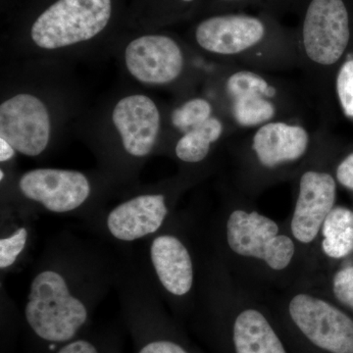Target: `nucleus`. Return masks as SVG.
I'll return each mask as SVG.
<instances>
[{"mask_svg":"<svg viewBox=\"0 0 353 353\" xmlns=\"http://www.w3.org/2000/svg\"><path fill=\"white\" fill-rule=\"evenodd\" d=\"M75 292L69 279L55 269H43L32 278L25 304V322L50 353L87 333L92 310Z\"/></svg>","mask_w":353,"mask_h":353,"instance_id":"f257e3e1","label":"nucleus"},{"mask_svg":"<svg viewBox=\"0 0 353 353\" xmlns=\"http://www.w3.org/2000/svg\"><path fill=\"white\" fill-rule=\"evenodd\" d=\"M281 328L297 353H353V320L314 294H294Z\"/></svg>","mask_w":353,"mask_h":353,"instance_id":"f03ea898","label":"nucleus"},{"mask_svg":"<svg viewBox=\"0 0 353 353\" xmlns=\"http://www.w3.org/2000/svg\"><path fill=\"white\" fill-rule=\"evenodd\" d=\"M111 14V0H57L34 21L32 41L57 50L88 41L105 29Z\"/></svg>","mask_w":353,"mask_h":353,"instance_id":"7ed1b4c3","label":"nucleus"},{"mask_svg":"<svg viewBox=\"0 0 353 353\" xmlns=\"http://www.w3.org/2000/svg\"><path fill=\"white\" fill-rule=\"evenodd\" d=\"M228 248L236 256L257 260L271 271L287 270L296 253V241L277 223L256 211L236 209L225 225Z\"/></svg>","mask_w":353,"mask_h":353,"instance_id":"20e7f679","label":"nucleus"},{"mask_svg":"<svg viewBox=\"0 0 353 353\" xmlns=\"http://www.w3.org/2000/svg\"><path fill=\"white\" fill-rule=\"evenodd\" d=\"M208 334L220 353H294L280 324L256 306L215 317Z\"/></svg>","mask_w":353,"mask_h":353,"instance_id":"39448f33","label":"nucleus"},{"mask_svg":"<svg viewBox=\"0 0 353 353\" xmlns=\"http://www.w3.org/2000/svg\"><path fill=\"white\" fill-rule=\"evenodd\" d=\"M350 39V15L343 0H310L303 26L306 54L321 65L336 63Z\"/></svg>","mask_w":353,"mask_h":353,"instance_id":"423d86ee","label":"nucleus"},{"mask_svg":"<svg viewBox=\"0 0 353 353\" xmlns=\"http://www.w3.org/2000/svg\"><path fill=\"white\" fill-rule=\"evenodd\" d=\"M50 119L48 108L38 97L19 94L0 106V139L26 157H39L48 148Z\"/></svg>","mask_w":353,"mask_h":353,"instance_id":"0eeeda50","label":"nucleus"},{"mask_svg":"<svg viewBox=\"0 0 353 353\" xmlns=\"http://www.w3.org/2000/svg\"><path fill=\"white\" fill-rule=\"evenodd\" d=\"M19 190L30 201L38 202L53 213L76 210L90 196V183L79 171L39 168L26 172Z\"/></svg>","mask_w":353,"mask_h":353,"instance_id":"6e6552de","label":"nucleus"},{"mask_svg":"<svg viewBox=\"0 0 353 353\" xmlns=\"http://www.w3.org/2000/svg\"><path fill=\"white\" fill-rule=\"evenodd\" d=\"M336 196V181L330 174L316 171L303 174L290 225V236L296 243H314L323 223L334 208Z\"/></svg>","mask_w":353,"mask_h":353,"instance_id":"1a4fd4ad","label":"nucleus"},{"mask_svg":"<svg viewBox=\"0 0 353 353\" xmlns=\"http://www.w3.org/2000/svg\"><path fill=\"white\" fill-rule=\"evenodd\" d=\"M125 60L132 76L148 85H163L176 80L183 66L180 46L162 34L134 39L128 44Z\"/></svg>","mask_w":353,"mask_h":353,"instance_id":"9d476101","label":"nucleus"},{"mask_svg":"<svg viewBox=\"0 0 353 353\" xmlns=\"http://www.w3.org/2000/svg\"><path fill=\"white\" fill-rule=\"evenodd\" d=\"M123 146L130 155L145 157L152 152L160 128V114L154 101L143 94L121 99L112 114Z\"/></svg>","mask_w":353,"mask_h":353,"instance_id":"9b49d317","label":"nucleus"},{"mask_svg":"<svg viewBox=\"0 0 353 353\" xmlns=\"http://www.w3.org/2000/svg\"><path fill=\"white\" fill-rule=\"evenodd\" d=\"M266 28L256 17L248 15H218L201 22L196 30L197 43L203 50L218 54L243 52L260 43Z\"/></svg>","mask_w":353,"mask_h":353,"instance_id":"f8f14e48","label":"nucleus"},{"mask_svg":"<svg viewBox=\"0 0 353 353\" xmlns=\"http://www.w3.org/2000/svg\"><path fill=\"white\" fill-rule=\"evenodd\" d=\"M168 213L163 194H141L114 208L106 227L114 239L130 243L157 233Z\"/></svg>","mask_w":353,"mask_h":353,"instance_id":"ddd939ff","label":"nucleus"},{"mask_svg":"<svg viewBox=\"0 0 353 353\" xmlns=\"http://www.w3.org/2000/svg\"><path fill=\"white\" fill-rule=\"evenodd\" d=\"M150 261L158 282L170 296L189 294L194 283V268L187 245L174 234H160L150 248Z\"/></svg>","mask_w":353,"mask_h":353,"instance_id":"4468645a","label":"nucleus"},{"mask_svg":"<svg viewBox=\"0 0 353 353\" xmlns=\"http://www.w3.org/2000/svg\"><path fill=\"white\" fill-rule=\"evenodd\" d=\"M127 322L134 353H201L174 323L157 311H131Z\"/></svg>","mask_w":353,"mask_h":353,"instance_id":"2eb2a0df","label":"nucleus"},{"mask_svg":"<svg viewBox=\"0 0 353 353\" xmlns=\"http://www.w3.org/2000/svg\"><path fill=\"white\" fill-rule=\"evenodd\" d=\"M308 143V134L303 128L270 123L255 134L252 148L260 163L273 168L303 157Z\"/></svg>","mask_w":353,"mask_h":353,"instance_id":"dca6fc26","label":"nucleus"},{"mask_svg":"<svg viewBox=\"0 0 353 353\" xmlns=\"http://www.w3.org/2000/svg\"><path fill=\"white\" fill-rule=\"evenodd\" d=\"M321 248L327 257L341 259L353 252V211L334 208L323 223Z\"/></svg>","mask_w":353,"mask_h":353,"instance_id":"f3484780","label":"nucleus"},{"mask_svg":"<svg viewBox=\"0 0 353 353\" xmlns=\"http://www.w3.org/2000/svg\"><path fill=\"white\" fill-rule=\"evenodd\" d=\"M222 132V123L209 118L180 139L175 148L176 157L187 163H199L208 157L211 145L219 139Z\"/></svg>","mask_w":353,"mask_h":353,"instance_id":"a211bd4d","label":"nucleus"},{"mask_svg":"<svg viewBox=\"0 0 353 353\" xmlns=\"http://www.w3.org/2000/svg\"><path fill=\"white\" fill-rule=\"evenodd\" d=\"M233 112L239 124L252 127L270 120L275 108L263 95H245L234 99Z\"/></svg>","mask_w":353,"mask_h":353,"instance_id":"6ab92c4d","label":"nucleus"},{"mask_svg":"<svg viewBox=\"0 0 353 353\" xmlns=\"http://www.w3.org/2000/svg\"><path fill=\"white\" fill-rule=\"evenodd\" d=\"M212 112L210 103L205 99H194L185 102L172 113L174 126L181 131L190 132L209 119Z\"/></svg>","mask_w":353,"mask_h":353,"instance_id":"aec40b11","label":"nucleus"},{"mask_svg":"<svg viewBox=\"0 0 353 353\" xmlns=\"http://www.w3.org/2000/svg\"><path fill=\"white\" fill-rule=\"evenodd\" d=\"M53 353H122L115 336L85 333Z\"/></svg>","mask_w":353,"mask_h":353,"instance_id":"412c9836","label":"nucleus"},{"mask_svg":"<svg viewBox=\"0 0 353 353\" xmlns=\"http://www.w3.org/2000/svg\"><path fill=\"white\" fill-rule=\"evenodd\" d=\"M228 90L234 99L245 95H263L272 97L276 92L262 77L252 72L241 71L230 77L227 83Z\"/></svg>","mask_w":353,"mask_h":353,"instance_id":"4be33fe9","label":"nucleus"},{"mask_svg":"<svg viewBox=\"0 0 353 353\" xmlns=\"http://www.w3.org/2000/svg\"><path fill=\"white\" fill-rule=\"evenodd\" d=\"M29 232L27 228H18L12 234L0 240V269L12 267L17 261L21 253L24 252L27 246Z\"/></svg>","mask_w":353,"mask_h":353,"instance_id":"5701e85b","label":"nucleus"},{"mask_svg":"<svg viewBox=\"0 0 353 353\" xmlns=\"http://www.w3.org/2000/svg\"><path fill=\"white\" fill-rule=\"evenodd\" d=\"M336 90L343 112L353 117V60L345 62L336 79Z\"/></svg>","mask_w":353,"mask_h":353,"instance_id":"b1692460","label":"nucleus"},{"mask_svg":"<svg viewBox=\"0 0 353 353\" xmlns=\"http://www.w3.org/2000/svg\"><path fill=\"white\" fill-rule=\"evenodd\" d=\"M332 288L336 299L353 311V266L343 267L336 272Z\"/></svg>","mask_w":353,"mask_h":353,"instance_id":"393cba45","label":"nucleus"},{"mask_svg":"<svg viewBox=\"0 0 353 353\" xmlns=\"http://www.w3.org/2000/svg\"><path fill=\"white\" fill-rule=\"evenodd\" d=\"M336 179L343 187L353 190V153L339 165Z\"/></svg>","mask_w":353,"mask_h":353,"instance_id":"a878e982","label":"nucleus"},{"mask_svg":"<svg viewBox=\"0 0 353 353\" xmlns=\"http://www.w3.org/2000/svg\"><path fill=\"white\" fill-rule=\"evenodd\" d=\"M16 150L6 139H0V161L6 162L12 159Z\"/></svg>","mask_w":353,"mask_h":353,"instance_id":"bb28decb","label":"nucleus"},{"mask_svg":"<svg viewBox=\"0 0 353 353\" xmlns=\"http://www.w3.org/2000/svg\"><path fill=\"white\" fill-rule=\"evenodd\" d=\"M180 1L185 2V3H190V2H194V0H180Z\"/></svg>","mask_w":353,"mask_h":353,"instance_id":"cd10ccee","label":"nucleus"},{"mask_svg":"<svg viewBox=\"0 0 353 353\" xmlns=\"http://www.w3.org/2000/svg\"><path fill=\"white\" fill-rule=\"evenodd\" d=\"M0 175H1V178H0V180H3V176H4V173H3V171H0Z\"/></svg>","mask_w":353,"mask_h":353,"instance_id":"c85d7f7f","label":"nucleus"},{"mask_svg":"<svg viewBox=\"0 0 353 353\" xmlns=\"http://www.w3.org/2000/svg\"><path fill=\"white\" fill-rule=\"evenodd\" d=\"M224 1H241V0H224Z\"/></svg>","mask_w":353,"mask_h":353,"instance_id":"c756f323","label":"nucleus"}]
</instances>
